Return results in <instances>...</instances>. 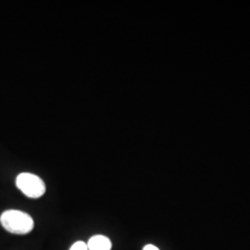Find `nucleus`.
Here are the masks:
<instances>
[{
	"mask_svg": "<svg viewBox=\"0 0 250 250\" xmlns=\"http://www.w3.org/2000/svg\"><path fill=\"white\" fill-rule=\"evenodd\" d=\"M17 188L30 198H39L45 193L44 181L34 173L22 172L16 178Z\"/></svg>",
	"mask_w": 250,
	"mask_h": 250,
	"instance_id": "nucleus-2",
	"label": "nucleus"
},
{
	"mask_svg": "<svg viewBox=\"0 0 250 250\" xmlns=\"http://www.w3.org/2000/svg\"><path fill=\"white\" fill-rule=\"evenodd\" d=\"M0 224L5 230L14 234H27L33 231L35 226L31 215L17 209L4 211L0 216Z\"/></svg>",
	"mask_w": 250,
	"mask_h": 250,
	"instance_id": "nucleus-1",
	"label": "nucleus"
},
{
	"mask_svg": "<svg viewBox=\"0 0 250 250\" xmlns=\"http://www.w3.org/2000/svg\"><path fill=\"white\" fill-rule=\"evenodd\" d=\"M69 250H88V248L87 244H85L84 242L77 241L72 245Z\"/></svg>",
	"mask_w": 250,
	"mask_h": 250,
	"instance_id": "nucleus-4",
	"label": "nucleus"
},
{
	"mask_svg": "<svg viewBox=\"0 0 250 250\" xmlns=\"http://www.w3.org/2000/svg\"><path fill=\"white\" fill-rule=\"evenodd\" d=\"M88 250H111L112 244L110 239L102 234H97L87 242Z\"/></svg>",
	"mask_w": 250,
	"mask_h": 250,
	"instance_id": "nucleus-3",
	"label": "nucleus"
},
{
	"mask_svg": "<svg viewBox=\"0 0 250 250\" xmlns=\"http://www.w3.org/2000/svg\"><path fill=\"white\" fill-rule=\"evenodd\" d=\"M143 250H160L156 246H154V245H151V244H149V245H146V246H145L144 247Z\"/></svg>",
	"mask_w": 250,
	"mask_h": 250,
	"instance_id": "nucleus-5",
	"label": "nucleus"
}]
</instances>
